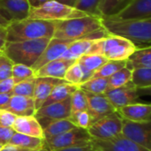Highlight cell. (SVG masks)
<instances>
[{"instance_id": "obj_1", "label": "cell", "mask_w": 151, "mask_h": 151, "mask_svg": "<svg viewBox=\"0 0 151 151\" xmlns=\"http://www.w3.org/2000/svg\"><path fill=\"white\" fill-rule=\"evenodd\" d=\"M103 27L109 35L125 38L137 49L150 47L151 19H113L101 18Z\"/></svg>"}, {"instance_id": "obj_2", "label": "cell", "mask_w": 151, "mask_h": 151, "mask_svg": "<svg viewBox=\"0 0 151 151\" xmlns=\"http://www.w3.org/2000/svg\"><path fill=\"white\" fill-rule=\"evenodd\" d=\"M109 34L103 27L101 18L87 15L81 18L58 21L52 38L78 40L83 38L101 39Z\"/></svg>"}, {"instance_id": "obj_3", "label": "cell", "mask_w": 151, "mask_h": 151, "mask_svg": "<svg viewBox=\"0 0 151 151\" xmlns=\"http://www.w3.org/2000/svg\"><path fill=\"white\" fill-rule=\"evenodd\" d=\"M56 22L26 18L12 20L6 27V42H23L41 38L51 39Z\"/></svg>"}, {"instance_id": "obj_4", "label": "cell", "mask_w": 151, "mask_h": 151, "mask_svg": "<svg viewBox=\"0 0 151 151\" xmlns=\"http://www.w3.org/2000/svg\"><path fill=\"white\" fill-rule=\"evenodd\" d=\"M50 39L41 38L23 42H6L3 53L13 64H21L32 67L40 58Z\"/></svg>"}, {"instance_id": "obj_5", "label": "cell", "mask_w": 151, "mask_h": 151, "mask_svg": "<svg viewBox=\"0 0 151 151\" xmlns=\"http://www.w3.org/2000/svg\"><path fill=\"white\" fill-rule=\"evenodd\" d=\"M136 49L130 41L108 35L104 38L96 40L88 54L102 55L108 60H127Z\"/></svg>"}, {"instance_id": "obj_6", "label": "cell", "mask_w": 151, "mask_h": 151, "mask_svg": "<svg viewBox=\"0 0 151 151\" xmlns=\"http://www.w3.org/2000/svg\"><path fill=\"white\" fill-rule=\"evenodd\" d=\"M87 15L88 14L77 10L74 7L61 4L55 0H49L37 7L30 8L27 18L58 22L70 19L81 18Z\"/></svg>"}, {"instance_id": "obj_7", "label": "cell", "mask_w": 151, "mask_h": 151, "mask_svg": "<svg viewBox=\"0 0 151 151\" xmlns=\"http://www.w3.org/2000/svg\"><path fill=\"white\" fill-rule=\"evenodd\" d=\"M122 118L116 111L92 124L87 130L92 139L110 140L121 135Z\"/></svg>"}, {"instance_id": "obj_8", "label": "cell", "mask_w": 151, "mask_h": 151, "mask_svg": "<svg viewBox=\"0 0 151 151\" xmlns=\"http://www.w3.org/2000/svg\"><path fill=\"white\" fill-rule=\"evenodd\" d=\"M91 140L92 138L87 129L76 127L60 135L44 141L51 150H57L72 147L88 146L91 144Z\"/></svg>"}, {"instance_id": "obj_9", "label": "cell", "mask_w": 151, "mask_h": 151, "mask_svg": "<svg viewBox=\"0 0 151 151\" xmlns=\"http://www.w3.org/2000/svg\"><path fill=\"white\" fill-rule=\"evenodd\" d=\"M121 134L151 151V122H135L122 119Z\"/></svg>"}, {"instance_id": "obj_10", "label": "cell", "mask_w": 151, "mask_h": 151, "mask_svg": "<svg viewBox=\"0 0 151 151\" xmlns=\"http://www.w3.org/2000/svg\"><path fill=\"white\" fill-rule=\"evenodd\" d=\"M71 115V96L64 101L42 106L36 110L35 118L44 128L50 121L58 119H69Z\"/></svg>"}, {"instance_id": "obj_11", "label": "cell", "mask_w": 151, "mask_h": 151, "mask_svg": "<svg viewBox=\"0 0 151 151\" xmlns=\"http://www.w3.org/2000/svg\"><path fill=\"white\" fill-rule=\"evenodd\" d=\"M83 92L87 99V111L90 116L91 125L98 121L99 119L117 111L104 94H92L84 90Z\"/></svg>"}, {"instance_id": "obj_12", "label": "cell", "mask_w": 151, "mask_h": 151, "mask_svg": "<svg viewBox=\"0 0 151 151\" xmlns=\"http://www.w3.org/2000/svg\"><path fill=\"white\" fill-rule=\"evenodd\" d=\"M108 18L113 19H151V0H130L122 10Z\"/></svg>"}, {"instance_id": "obj_13", "label": "cell", "mask_w": 151, "mask_h": 151, "mask_svg": "<svg viewBox=\"0 0 151 151\" xmlns=\"http://www.w3.org/2000/svg\"><path fill=\"white\" fill-rule=\"evenodd\" d=\"M104 95L116 111L128 104H134V102L138 99L137 88L131 81L123 87L107 89Z\"/></svg>"}, {"instance_id": "obj_14", "label": "cell", "mask_w": 151, "mask_h": 151, "mask_svg": "<svg viewBox=\"0 0 151 151\" xmlns=\"http://www.w3.org/2000/svg\"><path fill=\"white\" fill-rule=\"evenodd\" d=\"M74 40H64V39H58V38H51L47 44L46 48L44 49L43 52L37 59V61L31 67L34 72H36L39 68L43 66L45 64L60 58L62 55L68 49L69 45Z\"/></svg>"}, {"instance_id": "obj_15", "label": "cell", "mask_w": 151, "mask_h": 151, "mask_svg": "<svg viewBox=\"0 0 151 151\" xmlns=\"http://www.w3.org/2000/svg\"><path fill=\"white\" fill-rule=\"evenodd\" d=\"M94 150L99 151H150L134 143L122 134L110 140H91Z\"/></svg>"}, {"instance_id": "obj_16", "label": "cell", "mask_w": 151, "mask_h": 151, "mask_svg": "<svg viewBox=\"0 0 151 151\" xmlns=\"http://www.w3.org/2000/svg\"><path fill=\"white\" fill-rule=\"evenodd\" d=\"M2 15L10 22L28 17L30 6L27 0H0Z\"/></svg>"}, {"instance_id": "obj_17", "label": "cell", "mask_w": 151, "mask_h": 151, "mask_svg": "<svg viewBox=\"0 0 151 151\" xmlns=\"http://www.w3.org/2000/svg\"><path fill=\"white\" fill-rule=\"evenodd\" d=\"M66 82L62 79H56L50 77H35L34 100L35 109L38 110L42 107L43 102L48 98L51 91L58 84Z\"/></svg>"}, {"instance_id": "obj_18", "label": "cell", "mask_w": 151, "mask_h": 151, "mask_svg": "<svg viewBox=\"0 0 151 151\" xmlns=\"http://www.w3.org/2000/svg\"><path fill=\"white\" fill-rule=\"evenodd\" d=\"M17 117L35 116L36 109L33 97L12 95L8 104L4 109Z\"/></svg>"}, {"instance_id": "obj_19", "label": "cell", "mask_w": 151, "mask_h": 151, "mask_svg": "<svg viewBox=\"0 0 151 151\" xmlns=\"http://www.w3.org/2000/svg\"><path fill=\"white\" fill-rule=\"evenodd\" d=\"M122 119L135 122H150L151 106L143 104H132L117 111Z\"/></svg>"}, {"instance_id": "obj_20", "label": "cell", "mask_w": 151, "mask_h": 151, "mask_svg": "<svg viewBox=\"0 0 151 151\" xmlns=\"http://www.w3.org/2000/svg\"><path fill=\"white\" fill-rule=\"evenodd\" d=\"M75 62V60H68L58 58L52 60L35 72V77H50L64 80V76L67 69Z\"/></svg>"}, {"instance_id": "obj_21", "label": "cell", "mask_w": 151, "mask_h": 151, "mask_svg": "<svg viewBox=\"0 0 151 151\" xmlns=\"http://www.w3.org/2000/svg\"><path fill=\"white\" fill-rule=\"evenodd\" d=\"M12 129L19 134L43 139L42 128L35 116L17 117L12 125Z\"/></svg>"}, {"instance_id": "obj_22", "label": "cell", "mask_w": 151, "mask_h": 151, "mask_svg": "<svg viewBox=\"0 0 151 151\" xmlns=\"http://www.w3.org/2000/svg\"><path fill=\"white\" fill-rule=\"evenodd\" d=\"M76 61L80 65L82 70V73H83L82 82H84L91 79L93 74L99 68H101L108 61V59L105 58L102 55L86 54L79 58Z\"/></svg>"}, {"instance_id": "obj_23", "label": "cell", "mask_w": 151, "mask_h": 151, "mask_svg": "<svg viewBox=\"0 0 151 151\" xmlns=\"http://www.w3.org/2000/svg\"><path fill=\"white\" fill-rule=\"evenodd\" d=\"M97 39L94 38H83L74 40L65 50V52L62 55L60 58L68 59V60H77L83 55L88 54L92 44Z\"/></svg>"}, {"instance_id": "obj_24", "label": "cell", "mask_w": 151, "mask_h": 151, "mask_svg": "<svg viewBox=\"0 0 151 151\" xmlns=\"http://www.w3.org/2000/svg\"><path fill=\"white\" fill-rule=\"evenodd\" d=\"M126 67L133 71L137 68H151V48L136 49L126 60Z\"/></svg>"}, {"instance_id": "obj_25", "label": "cell", "mask_w": 151, "mask_h": 151, "mask_svg": "<svg viewBox=\"0 0 151 151\" xmlns=\"http://www.w3.org/2000/svg\"><path fill=\"white\" fill-rule=\"evenodd\" d=\"M76 127H77L70 119L53 120L42 128V137L46 141Z\"/></svg>"}, {"instance_id": "obj_26", "label": "cell", "mask_w": 151, "mask_h": 151, "mask_svg": "<svg viewBox=\"0 0 151 151\" xmlns=\"http://www.w3.org/2000/svg\"><path fill=\"white\" fill-rule=\"evenodd\" d=\"M79 88V86L73 85L68 82H64L61 84H58L54 88V89L51 91L48 98L43 102L42 106H47L54 103L61 102L65 100L66 98L70 97L74 91H76Z\"/></svg>"}, {"instance_id": "obj_27", "label": "cell", "mask_w": 151, "mask_h": 151, "mask_svg": "<svg viewBox=\"0 0 151 151\" xmlns=\"http://www.w3.org/2000/svg\"><path fill=\"white\" fill-rule=\"evenodd\" d=\"M44 139L14 133L9 144L15 145L31 151H38L43 145Z\"/></svg>"}, {"instance_id": "obj_28", "label": "cell", "mask_w": 151, "mask_h": 151, "mask_svg": "<svg viewBox=\"0 0 151 151\" xmlns=\"http://www.w3.org/2000/svg\"><path fill=\"white\" fill-rule=\"evenodd\" d=\"M130 0H101L98 5V13L101 18H108L122 10Z\"/></svg>"}, {"instance_id": "obj_29", "label": "cell", "mask_w": 151, "mask_h": 151, "mask_svg": "<svg viewBox=\"0 0 151 151\" xmlns=\"http://www.w3.org/2000/svg\"><path fill=\"white\" fill-rule=\"evenodd\" d=\"M131 82L138 88H150L151 86V68H137L132 71Z\"/></svg>"}, {"instance_id": "obj_30", "label": "cell", "mask_w": 151, "mask_h": 151, "mask_svg": "<svg viewBox=\"0 0 151 151\" xmlns=\"http://www.w3.org/2000/svg\"><path fill=\"white\" fill-rule=\"evenodd\" d=\"M79 88L84 91L92 94H104L108 89V79L92 78L79 85Z\"/></svg>"}, {"instance_id": "obj_31", "label": "cell", "mask_w": 151, "mask_h": 151, "mask_svg": "<svg viewBox=\"0 0 151 151\" xmlns=\"http://www.w3.org/2000/svg\"><path fill=\"white\" fill-rule=\"evenodd\" d=\"M132 71L126 66L113 73L108 78V89L118 88L127 85L131 81Z\"/></svg>"}, {"instance_id": "obj_32", "label": "cell", "mask_w": 151, "mask_h": 151, "mask_svg": "<svg viewBox=\"0 0 151 151\" xmlns=\"http://www.w3.org/2000/svg\"><path fill=\"white\" fill-rule=\"evenodd\" d=\"M126 66V60H108L101 68H99L92 76V78H106L108 79L113 73ZM91 78V79H92Z\"/></svg>"}, {"instance_id": "obj_33", "label": "cell", "mask_w": 151, "mask_h": 151, "mask_svg": "<svg viewBox=\"0 0 151 151\" xmlns=\"http://www.w3.org/2000/svg\"><path fill=\"white\" fill-rule=\"evenodd\" d=\"M35 84V78L28 79L20 81L19 83H16L14 84L12 88V95L34 98Z\"/></svg>"}, {"instance_id": "obj_34", "label": "cell", "mask_w": 151, "mask_h": 151, "mask_svg": "<svg viewBox=\"0 0 151 151\" xmlns=\"http://www.w3.org/2000/svg\"><path fill=\"white\" fill-rule=\"evenodd\" d=\"M12 78L13 80L14 84H16L28 79L35 78V72L31 67L21 64H14L12 66Z\"/></svg>"}, {"instance_id": "obj_35", "label": "cell", "mask_w": 151, "mask_h": 151, "mask_svg": "<svg viewBox=\"0 0 151 151\" xmlns=\"http://www.w3.org/2000/svg\"><path fill=\"white\" fill-rule=\"evenodd\" d=\"M88 111L87 99L83 90L79 88L71 96V115L78 111Z\"/></svg>"}, {"instance_id": "obj_36", "label": "cell", "mask_w": 151, "mask_h": 151, "mask_svg": "<svg viewBox=\"0 0 151 151\" xmlns=\"http://www.w3.org/2000/svg\"><path fill=\"white\" fill-rule=\"evenodd\" d=\"M64 80L68 83L77 85V86H79L80 84L82 83L83 73H82V70H81L80 65L77 63V61H75L67 69V71L65 73Z\"/></svg>"}, {"instance_id": "obj_37", "label": "cell", "mask_w": 151, "mask_h": 151, "mask_svg": "<svg viewBox=\"0 0 151 151\" xmlns=\"http://www.w3.org/2000/svg\"><path fill=\"white\" fill-rule=\"evenodd\" d=\"M100 1L101 0H77L74 4V8L84 12L88 15L101 18L97 10Z\"/></svg>"}, {"instance_id": "obj_38", "label": "cell", "mask_w": 151, "mask_h": 151, "mask_svg": "<svg viewBox=\"0 0 151 151\" xmlns=\"http://www.w3.org/2000/svg\"><path fill=\"white\" fill-rule=\"evenodd\" d=\"M69 119L80 128L88 129L91 126V119L87 111H78L70 116Z\"/></svg>"}, {"instance_id": "obj_39", "label": "cell", "mask_w": 151, "mask_h": 151, "mask_svg": "<svg viewBox=\"0 0 151 151\" xmlns=\"http://www.w3.org/2000/svg\"><path fill=\"white\" fill-rule=\"evenodd\" d=\"M13 62L4 53L0 55V81L12 78Z\"/></svg>"}, {"instance_id": "obj_40", "label": "cell", "mask_w": 151, "mask_h": 151, "mask_svg": "<svg viewBox=\"0 0 151 151\" xmlns=\"http://www.w3.org/2000/svg\"><path fill=\"white\" fill-rule=\"evenodd\" d=\"M16 118L17 116H15L12 112L5 111V110H0V126L1 127H12V125Z\"/></svg>"}, {"instance_id": "obj_41", "label": "cell", "mask_w": 151, "mask_h": 151, "mask_svg": "<svg viewBox=\"0 0 151 151\" xmlns=\"http://www.w3.org/2000/svg\"><path fill=\"white\" fill-rule=\"evenodd\" d=\"M14 133L15 131L12 129V127H5L0 126V144L3 146L9 144Z\"/></svg>"}, {"instance_id": "obj_42", "label": "cell", "mask_w": 151, "mask_h": 151, "mask_svg": "<svg viewBox=\"0 0 151 151\" xmlns=\"http://www.w3.org/2000/svg\"><path fill=\"white\" fill-rule=\"evenodd\" d=\"M14 82L12 78L0 81V94H12Z\"/></svg>"}, {"instance_id": "obj_43", "label": "cell", "mask_w": 151, "mask_h": 151, "mask_svg": "<svg viewBox=\"0 0 151 151\" xmlns=\"http://www.w3.org/2000/svg\"><path fill=\"white\" fill-rule=\"evenodd\" d=\"M52 151H94V149L91 144L88 146H82V147H72V148H66V149H61L57 150Z\"/></svg>"}, {"instance_id": "obj_44", "label": "cell", "mask_w": 151, "mask_h": 151, "mask_svg": "<svg viewBox=\"0 0 151 151\" xmlns=\"http://www.w3.org/2000/svg\"><path fill=\"white\" fill-rule=\"evenodd\" d=\"M12 94H0V110H4L8 104Z\"/></svg>"}, {"instance_id": "obj_45", "label": "cell", "mask_w": 151, "mask_h": 151, "mask_svg": "<svg viewBox=\"0 0 151 151\" xmlns=\"http://www.w3.org/2000/svg\"><path fill=\"white\" fill-rule=\"evenodd\" d=\"M1 151H31L15 145H12V144H6L3 147V149L1 150Z\"/></svg>"}, {"instance_id": "obj_46", "label": "cell", "mask_w": 151, "mask_h": 151, "mask_svg": "<svg viewBox=\"0 0 151 151\" xmlns=\"http://www.w3.org/2000/svg\"><path fill=\"white\" fill-rule=\"evenodd\" d=\"M6 43V30L4 27H0V50H3Z\"/></svg>"}, {"instance_id": "obj_47", "label": "cell", "mask_w": 151, "mask_h": 151, "mask_svg": "<svg viewBox=\"0 0 151 151\" xmlns=\"http://www.w3.org/2000/svg\"><path fill=\"white\" fill-rule=\"evenodd\" d=\"M30 8H35V7H37L41 4H42L43 3L49 1V0H27Z\"/></svg>"}, {"instance_id": "obj_48", "label": "cell", "mask_w": 151, "mask_h": 151, "mask_svg": "<svg viewBox=\"0 0 151 151\" xmlns=\"http://www.w3.org/2000/svg\"><path fill=\"white\" fill-rule=\"evenodd\" d=\"M55 1L59 2L64 4H66V5H69V6H72V7H74V4L77 0H55Z\"/></svg>"}, {"instance_id": "obj_49", "label": "cell", "mask_w": 151, "mask_h": 151, "mask_svg": "<svg viewBox=\"0 0 151 151\" xmlns=\"http://www.w3.org/2000/svg\"><path fill=\"white\" fill-rule=\"evenodd\" d=\"M9 23H10V21H9L8 19H6L4 16H2V15L0 14V27H1L6 28V27L9 25Z\"/></svg>"}, {"instance_id": "obj_50", "label": "cell", "mask_w": 151, "mask_h": 151, "mask_svg": "<svg viewBox=\"0 0 151 151\" xmlns=\"http://www.w3.org/2000/svg\"><path fill=\"white\" fill-rule=\"evenodd\" d=\"M38 151H52L49 147H48V145L45 143V141H44V143H43V145H42V147Z\"/></svg>"}, {"instance_id": "obj_51", "label": "cell", "mask_w": 151, "mask_h": 151, "mask_svg": "<svg viewBox=\"0 0 151 151\" xmlns=\"http://www.w3.org/2000/svg\"><path fill=\"white\" fill-rule=\"evenodd\" d=\"M3 147H4V146H3L2 144H0V151H1V150L3 149Z\"/></svg>"}, {"instance_id": "obj_52", "label": "cell", "mask_w": 151, "mask_h": 151, "mask_svg": "<svg viewBox=\"0 0 151 151\" xmlns=\"http://www.w3.org/2000/svg\"><path fill=\"white\" fill-rule=\"evenodd\" d=\"M1 54H3V50H0V55H1Z\"/></svg>"}, {"instance_id": "obj_53", "label": "cell", "mask_w": 151, "mask_h": 151, "mask_svg": "<svg viewBox=\"0 0 151 151\" xmlns=\"http://www.w3.org/2000/svg\"><path fill=\"white\" fill-rule=\"evenodd\" d=\"M0 14L2 15V12H1V10H0ZM2 16H3V15H2Z\"/></svg>"}, {"instance_id": "obj_54", "label": "cell", "mask_w": 151, "mask_h": 151, "mask_svg": "<svg viewBox=\"0 0 151 151\" xmlns=\"http://www.w3.org/2000/svg\"><path fill=\"white\" fill-rule=\"evenodd\" d=\"M94 151H99V150H94Z\"/></svg>"}]
</instances>
